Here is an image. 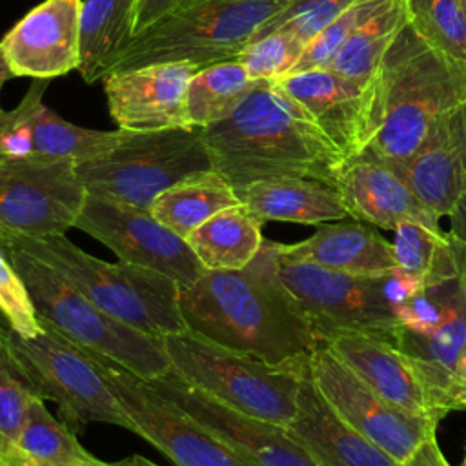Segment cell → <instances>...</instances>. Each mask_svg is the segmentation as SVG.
Instances as JSON below:
<instances>
[{
	"instance_id": "obj_3",
	"label": "cell",
	"mask_w": 466,
	"mask_h": 466,
	"mask_svg": "<svg viewBox=\"0 0 466 466\" xmlns=\"http://www.w3.org/2000/svg\"><path fill=\"white\" fill-rule=\"evenodd\" d=\"M373 82V138L360 157L400 169L431 124L466 100V62L437 49L408 24L382 58Z\"/></svg>"
},
{
	"instance_id": "obj_18",
	"label": "cell",
	"mask_w": 466,
	"mask_h": 466,
	"mask_svg": "<svg viewBox=\"0 0 466 466\" xmlns=\"http://www.w3.org/2000/svg\"><path fill=\"white\" fill-rule=\"evenodd\" d=\"M198 69L191 62H164L107 75L104 93L118 129L191 127L186 116V91Z\"/></svg>"
},
{
	"instance_id": "obj_36",
	"label": "cell",
	"mask_w": 466,
	"mask_h": 466,
	"mask_svg": "<svg viewBox=\"0 0 466 466\" xmlns=\"http://www.w3.org/2000/svg\"><path fill=\"white\" fill-rule=\"evenodd\" d=\"M395 0H362L337 16L320 33H317L304 47L302 56L291 73L326 67L344 42L371 16L391 5Z\"/></svg>"
},
{
	"instance_id": "obj_4",
	"label": "cell",
	"mask_w": 466,
	"mask_h": 466,
	"mask_svg": "<svg viewBox=\"0 0 466 466\" xmlns=\"http://www.w3.org/2000/svg\"><path fill=\"white\" fill-rule=\"evenodd\" d=\"M171 371L215 400L288 428L308 371V359L273 364L222 348L187 329L160 337Z\"/></svg>"
},
{
	"instance_id": "obj_37",
	"label": "cell",
	"mask_w": 466,
	"mask_h": 466,
	"mask_svg": "<svg viewBox=\"0 0 466 466\" xmlns=\"http://www.w3.org/2000/svg\"><path fill=\"white\" fill-rule=\"evenodd\" d=\"M359 2L362 0H289L255 33L251 40L275 31H286L308 44L328 24Z\"/></svg>"
},
{
	"instance_id": "obj_13",
	"label": "cell",
	"mask_w": 466,
	"mask_h": 466,
	"mask_svg": "<svg viewBox=\"0 0 466 466\" xmlns=\"http://www.w3.org/2000/svg\"><path fill=\"white\" fill-rule=\"evenodd\" d=\"M87 353L135 422L137 435L160 450L175 466H248L218 437L157 393L147 380L107 357Z\"/></svg>"
},
{
	"instance_id": "obj_45",
	"label": "cell",
	"mask_w": 466,
	"mask_h": 466,
	"mask_svg": "<svg viewBox=\"0 0 466 466\" xmlns=\"http://www.w3.org/2000/svg\"><path fill=\"white\" fill-rule=\"evenodd\" d=\"M15 75H13V71L9 69V66H7V60H5V56H4V53H2V49H0V89H2V86L9 80V78H13ZM0 111H2V106H0Z\"/></svg>"
},
{
	"instance_id": "obj_2",
	"label": "cell",
	"mask_w": 466,
	"mask_h": 466,
	"mask_svg": "<svg viewBox=\"0 0 466 466\" xmlns=\"http://www.w3.org/2000/svg\"><path fill=\"white\" fill-rule=\"evenodd\" d=\"M202 131L213 169L237 193L284 177L333 184L346 162L311 115L271 80H257L233 115Z\"/></svg>"
},
{
	"instance_id": "obj_35",
	"label": "cell",
	"mask_w": 466,
	"mask_h": 466,
	"mask_svg": "<svg viewBox=\"0 0 466 466\" xmlns=\"http://www.w3.org/2000/svg\"><path fill=\"white\" fill-rule=\"evenodd\" d=\"M35 397L40 395L13 353L5 337V324L0 320V435L16 441Z\"/></svg>"
},
{
	"instance_id": "obj_11",
	"label": "cell",
	"mask_w": 466,
	"mask_h": 466,
	"mask_svg": "<svg viewBox=\"0 0 466 466\" xmlns=\"http://www.w3.org/2000/svg\"><path fill=\"white\" fill-rule=\"evenodd\" d=\"M86 195L75 160L0 157V240L66 235Z\"/></svg>"
},
{
	"instance_id": "obj_27",
	"label": "cell",
	"mask_w": 466,
	"mask_h": 466,
	"mask_svg": "<svg viewBox=\"0 0 466 466\" xmlns=\"http://www.w3.org/2000/svg\"><path fill=\"white\" fill-rule=\"evenodd\" d=\"M391 246L397 273L415 291L466 271V244L439 224L404 220L393 229Z\"/></svg>"
},
{
	"instance_id": "obj_44",
	"label": "cell",
	"mask_w": 466,
	"mask_h": 466,
	"mask_svg": "<svg viewBox=\"0 0 466 466\" xmlns=\"http://www.w3.org/2000/svg\"><path fill=\"white\" fill-rule=\"evenodd\" d=\"M450 220H451V229L450 231L466 244V195L459 202V206L453 211V215L450 217Z\"/></svg>"
},
{
	"instance_id": "obj_31",
	"label": "cell",
	"mask_w": 466,
	"mask_h": 466,
	"mask_svg": "<svg viewBox=\"0 0 466 466\" xmlns=\"http://www.w3.org/2000/svg\"><path fill=\"white\" fill-rule=\"evenodd\" d=\"M248 69L235 58L200 67L186 91V116L191 127L226 120L253 89Z\"/></svg>"
},
{
	"instance_id": "obj_26",
	"label": "cell",
	"mask_w": 466,
	"mask_h": 466,
	"mask_svg": "<svg viewBox=\"0 0 466 466\" xmlns=\"http://www.w3.org/2000/svg\"><path fill=\"white\" fill-rule=\"evenodd\" d=\"M240 202L262 222L282 220L320 226L348 217L339 189L309 177L260 180L238 193Z\"/></svg>"
},
{
	"instance_id": "obj_46",
	"label": "cell",
	"mask_w": 466,
	"mask_h": 466,
	"mask_svg": "<svg viewBox=\"0 0 466 466\" xmlns=\"http://www.w3.org/2000/svg\"><path fill=\"white\" fill-rule=\"evenodd\" d=\"M122 466H158V464L151 462L149 459H146L142 455H133V457L122 461Z\"/></svg>"
},
{
	"instance_id": "obj_42",
	"label": "cell",
	"mask_w": 466,
	"mask_h": 466,
	"mask_svg": "<svg viewBox=\"0 0 466 466\" xmlns=\"http://www.w3.org/2000/svg\"><path fill=\"white\" fill-rule=\"evenodd\" d=\"M404 466H450L437 444V435H430L420 446L419 450L410 457L408 462H404Z\"/></svg>"
},
{
	"instance_id": "obj_9",
	"label": "cell",
	"mask_w": 466,
	"mask_h": 466,
	"mask_svg": "<svg viewBox=\"0 0 466 466\" xmlns=\"http://www.w3.org/2000/svg\"><path fill=\"white\" fill-rule=\"evenodd\" d=\"M213 171L202 127L126 131L118 142L82 162L76 173L87 193L149 209L153 200L180 180Z\"/></svg>"
},
{
	"instance_id": "obj_25",
	"label": "cell",
	"mask_w": 466,
	"mask_h": 466,
	"mask_svg": "<svg viewBox=\"0 0 466 466\" xmlns=\"http://www.w3.org/2000/svg\"><path fill=\"white\" fill-rule=\"evenodd\" d=\"M391 342L411 360L426 397L430 415L441 420L450 413V388L455 362L466 344V282L446 319L430 331L397 328Z\"/></svg>"
},
{
	"instance_id": "obj_16",
	"label": "cell",
	"mask_w": 466,
	"mask_h": 466,
	"mask_svg": "<svg viewBox=\"0 0 466 466\" xmlns=\"http://www.w3.org/2000/svg\"><path fill=\"white\" fill-rule=\"evenodd\" d=\"M273 82L311 115L344 160L364 153L373 138V78L359 82L317 67L289 73Z\"/></svg>"
},
{
	"instance_id": "obj_14",
	"label": "cell",
	"mask_w": 466,
	"mask_h": 466,
	"mask_svg": "<svg viewBox=\"0 0 466 466\" xmlns=\"http://www.w3.org/2000/svg\"><path fill=\"white\" fill-rule=\"evenodd\" d=\"M308 371L331 410L400 464L408 462L437 431V420L390 404L344 366L326 344L309 355Z\"/></svg>"
},
{
	"instance_id": "obj_15",
	"label": "cell",
	"mask_w": 466,
	"mask_h": 466,
	"mask_svg": "<svg viewBox=\"0 0 466 466\" xmlns=\"http://www.w3.org/2000/svg\"><path fill=\"white\" fill-rule=\"evenodd\" d=\"M147 382L229 446L248 466H320L286 428L240 413L173 371Z\"/></svg>"
},
{
	"instance_id": "obj_17",
	"label": "cell",
	"mask_w": 466,
	"mask_h": 466,
	"mask_svg": "<svg viewBox=\"0 0 466 466\" xmlns=\"http://www.w3.org/2000/svg\"><path fill=\"white\" fill-rule=\"evenodd\" d=\"M47 80L33 78L16 107L0 111V157H42L82 162L111 149L122 129L75 126L44 106Z\"/></svg>"
},
{
	"instance_id": "obj_21",
	"label": "cell",
	"mask_w": 466,
	"mask_h": 466,
	"mask_svg": "<svg viewBox=\"0 0 466 466\" xmlns=\"http://www.w3.org/2000/svg\"><path fill=\"white\" fill-rule=\"evenodd\" d=\"M333 186L339 189L348 217L382 229H395L404 220L439 224L413 193L400 173L366 157L346 160Z\"/></svg>"
},
{
	"instance_id": "obj_10",
	"label": "cell",
	"mask_w": 466,
	"mask_h": 466,
	"mask_svg": "<svg viewBox=\"0 0 466 466\" xmlns=\"http://www.w3.org/2000/svg\"><path fill=\"white\" fill-rule=\"evenodd\" d=\"M5 337L38 395L56 404L62 422L75 433L89 422L115 424L137 433L135 422L86 350L44 322L33 337H22L5 326Z\"/></svg>"
},
{
	"instance_id": "obj_28",
	"label": "cell",
	"mask_w": 466,
	"mask_h": 466,
	"mask_svg": "<svg viewBox=\"0 0 466 466\" xmlns=\"http://www.w3.org/2000/svg\"><path fill=\"white\" fill-rule=\"evenodd\" d=\"M262 226L240 202L208 218L186 242L208 271H237L249 266L262 249Z\"/></svg>"
},
{
	"instance_id": "obj_33",
	"label": "cell",
	"mask_w": 466,
	"mask_h": 466,
	"mask_svg": "<svg viewBox=\"0 0 466 466\" xmlns=\"http://www.w3.org/2000/svg\"><path fill=\"white\" fill-rule=\"evenodd\" d=\"M15 442L44 466H122V461L111 464L91 455L76 433L49 413L42 397L31 400Z\"/></svg>"
},
{
	"instance_id": "obj_47",
	"label": "cell",
	"mask_w": 466,
	"mask_h": 466,
	"mask_svg": "<svg viewBox=\"0 0 466 466\" xmlns=\"http://www.w3.org/2000/svg\"><path fill=\"white\" fill-rule=\"evenodd\" d=\"M461 466H466V446H464V457H462V462H461Z\"/></svg>"
},
{
	"instance_id": "obj_41",
	"label": "cell",
	"mask_w": 466,
	"mask_h": 466,
	"mask_svg": "<svg viewBox=\"0 0 466 466\" xmlns=\"http://www.w3.org/2000/svg\"><path fill=\"white\" fill-rule=\"evenodd\" d=\"M466 410V344L455 362L451 388H450V411Z\"/></svg>"
},
{
	"instance_id": "obj_24",
	"label": "cell",
	"mask_w": 466,
	"mask_h": 466,
	"mask_svg": "<svg viewBox=\"0 0 466 466\" xmlns=\"http://www.w3.org/2000/svg\"><path fill=\"white\" fill-rule=\"evenodd\" d=\"M275 244L286 257L350 275L382 277L397 271L391 242L379 235L375 226L351 217L320 224L300 242Z\"/></svg>"
},
{
	"instance_id": "obj_43",
	"label": "cell",
	"mask_w": 466,
	"mask_h": 466,
	"mask_svg": "<svg viewBox=\"0 0 466 466\" xmlns=\"http://www.w3.org/2000/svg\"><path fill=\"white\" fill-rule=\"evenodd\" d=\"M0 466H44L25 453L15 441L0 435Z\"/></svg>"
},
{
	"instance_id": "obj_40",
	"label": "cell",
	"mask_w": 466,
	"mask_h": 466,
	"mask_svg": "<svg viewBox=\"0 0 466 466\" xmlns=\"http://www.w3.org/2000/svg\"><path fill=\"white\" fill-rule=\"evenodd\" d=\"M186 2L189 0H137L133 11V36L146 31Z\"/></svg>"
},
{
	"instance_id": "obj_29",
	"label": "cell",
	"mask_w": 466,
	"mask_h": 466,
	"mask_svg": "<svg viewBox=\"0 0 466 466\" xmlns=\"http://www.w3.org/2000/svg\"><path fill=\"white\" fill-rule=\"evenodd\" d=\"M240 204L233 186L215 169L180 180L160 193L149 211L171 231L187 238L213 215Z\"/></svg>"
},
{
	"instance_id": "obj_34",
	"label": "cell",
	"mask_w": 466,
	"mask_h": 466,
	"mask_svg": "<svg viewBox=\"0 0 466 466\" xmlns=\"http://www.w3.org/2000/svg\"><path fill=\"white\" fill-rule=\"evenodd\" d=\"M410 25L431 46L466 62V5L462 0H406Z\"/></svg>"
},
{
	"instance_id": "obj_20",
	"label": "cell",
	"mask_w": 466,
	"mask_h": 466,
	"mask_svg": "<svg viewBox=\"0 0 466 466\" xmlns=\"http://www.w3.org/2000/svg\"><path fill=\"white\" fill-rule=\"evenodd\" d=\"M395 171L435 217H451L466 195V100L442 113Z\"/></svg>"
},
{
	"instance_id": "obj_48",
	"label": "cell",
	"mask_w": 466,
	"mask_h": 466,
	"mask_svg": "<svg viewBox=\"0 0 466 466\" xmlns=\"http://www.w3.org/2000/svg\"><path fill=\"white\" fill-rule=\"evenodd\" d=\"M462 4H464V5H466V0H462Z\"/></svg>"
},
{
	"instance_id": "obj_7",
	"label": "cell",
	"mask_w": 466,
	"mask_h": 466,
	"mask_svg": "<svg viewBox=\"0 0 466 466\" xmlns=\"http://www.w3.org/2000/svg\"><path fill=\"white\" fill-rule=\"evenodd\" d=\"M0 246L25 282L40 322L82 350L107 357L144 380L171 371L160 337L144 333L106 313L33 255L7 242H0Z\"/></svg>"
},
{
	"instance_id": "obj_32",
	"label": "cell",
	"mask_w": 466,
	"mask_h": 466,
	"mask_svg": "<svg viewBox=\"0 0 466 466\" xmlns=\"http://www.w3.org/2000/svg\"><path fill=\"white\" fill-rule=\"evenodd\" d=\"M410 24L406 0L391 5L364 22L337 51L326 69L359 82H370L399 33Z\"/></svg>"
},
{
	"instance_id": "obj_23",
	"label": "cell",
	"mask_w": 466,
	"mask_h": 466,
	"mask_svg": "<svg viewBox=\"0 0 466 466\" xmlns=\"http://www.w3.org/2000/svg\"><path fill=\"white\" fill-rule=\"evenodd\" d=\"M286 431L320 466H404L346 424L317 391L306 371L297 413Z\"/></svg>"
},
{
	"instance_id": "obj_19",
	"label": "cell",
	"mask_w": 466,
	"mask_h": 466,
	"mask_svg": "<svg viewBox=\"0 0 466 466\" xmlns=\"http://www.w3.org/2000/svg\"><path fill=\"white\" fill-rule=\"evenodd\" d=\"M82 0H44L0 40L15 76L51 80L80 66Z\"/></svg>"
},
{
	"instance_id": "obj_39",
	"label": "cell",
	"mask_w": 466,
	"mask_h": 466,
	"mask_svg": "<svg viewBox=\"0 0 466 466\" xmlns=\"http://www.w3.org/2000/svg\"><path fill=\"white\" fill-rule=\"evenodd\" d=\"M0 317L5 326L22 335L33 337L42 329L29 289L20 273L0 246Z\"/></svg>"
},
{
	"instance_id": "obj_38",
	"label": "cell",
	"mask_w": 466,
	"mask_h": 466,
	"mask_svg": "<svg viewBox=\"0 0 466 466\" xmlns=\"http://www.w3.org/2000/svg\"><path fill=\"white\" fill-rule=\"evenodd\" d=\"M306 44L295 35L275 31L251 40L237 56L253 80H279L293 71Z\"/></svg>"
},
{
	"instance_id": "obj_22",
	"label": "cell",
	"mask_w": 466,
	"mask_h": 466,
	"mask_svg": "<svg viewBox=\"0 0 466 466\" xmlns=\"http://www.w3.org/2000/svg\"><path fill=\"white\" fill-rule=\"evenodd\" d=\"M326 346L390 404L433 419L411 360L390 339L364 331H340L328 337Z\"/></svg>"
},
{
	"instance_id": "obj_5",
	"label": "cell",
	"mask_w": 466,
	"mask_h": 466,
	"mask_svg": "<svg viewBox=\"0 0 466 466\" xmlns=\"http://www.w3.org/2000/svg\"><path fill=\"white\" fill-rule=\"evenodd\" d=\"M33 255L106 313L155 337L186 329L178 308L180 286L169 277L127 262L96 258L66 235L0 240Z\"/></svg>"
},
{
	"instance_id": "obj_8",
	"label": "cell",
	"mask_w": 466,
	"mask_h": 466,
	"mask_svg": "<svg viewBox=\"0 0 466 466\" xmlns=\"http://www.w3.org/2000/svg\"><path fill=\"white\" fill-rule=\"evenodd\" d=\"M266 246L275 277L324 344L340 331L393 339L399 306L415 291L397 271L382 277L350 275L286 257L271 240Z\"/></svg>"
},
{
	"instance_id": "obj_12",
	"label": "cell",
	"mask_w": 466,
	"mask_h": 466,
	"mask_svg": "<svg viewBox=\"0 0 466 466\" xmlns=\"http://www.w3.org/2000/svg\"><path fill=\"white\" fill-rule=\"evenodd\" d=\"M75 228L100 240L118 260L162 273L180 288L208 271L186 238L157 220L149 209L113 197L87 193Z\"/></svg>"
},
{
	"instance_id": "obj_1",
	"label": "cell",
	"mask_w": 466,
	"mask_h": 466,
	"mask_svg": "<svg viewBox=\"0 0 466 466\" xmlns=\"http://www.w3.org/2000/svg\"><path fill=\"white\" fill-rule=\"evenodd\" d=\"M178 308L187 331L273 364L324 346L275 277L266 240L244 269L206 271L180 288Z\"/></svg>"
},
{
	"instance_id": "obj_6",
	"label": "cell",
	"mask_w": 466,
	"mask_h": 466,
	"mask_svg": "<svg viewBox=\"0 0 466 466\" xmlns=\"http://www.w3.org/2000/svg\"><path fill=\"white\" fill-rule=\"evenodd\" d=\"M289 0H189L155 22L111 58L102 80L142 66L235 60L255 33Z\"/></svg>"
},
{
	"instance_id": "obj_30",
	"label": "cell",
	"mask_w": 466,
	"mask_h": 466,
	"mask_svg": "<svg viewBox=\"0 0 466 466\" xmlns=\"http://www.w3.org/2000/svg\"><path fill=\"white\" fill-rule=\"evenodd\" d=\"M137 0H82L80 11V66L87 84L102 80L111 58L133 36Z\"/></svg>"
}]
</instances>
